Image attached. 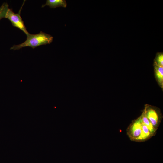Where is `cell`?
<instances>
[{"mask_svg": "<svg viewBox=\"0 0 163 163\" xmlns=\"http://www.w3.org/2000/svg\"><path fill=\"white\" fill-rule=\"evenodd\" d=\"M27 36L26 40L24 42L18 45H13L10 49L18 50L25 47H30L34 49L41 45L50 43L53 39L52 36L42 31L36 34L29 33Z\"/></svg>", "mask_w": 163, "mask_h": 163, "instance_id": "6da1fadb", "label": "cell"}, {"mask_svg": "<svg viewBox=\"0 0 163 163\" xmlns=\"http://www.w3.org/2000/svg\"><path fill=\"white\" fill-rule=\"evenodd\" d=\"M5 18L8 19L10 21L13 26L21 30L26 36L29 34L27 30L20 14L15 13L11 9L9 8L7 12Z\"/></svg>", "mask_w": 163, "mask_h": 163, "instance_id": "7a4b0ae2", "label": "cell"}, {"mask_svg": "<svg viewBox=\"0 0 163 163\" xmlns=\"http://www.w3.org/2000/svg\"><path fill=\"white\" fill-rule=\"evenodd\" d=\"M142 121L140 117L130 125L128 133L131 139L135 140L140 136L142 132Z\"/></svg>", "mask_w": 163, "mask_h": 163, "instance_id": "3957f363", "label": "cell"}, {"mask_svg": "<svg viewBox=\"0 0 163 163\" xmlns=\"http://www.w3.org/2000/svg\"><path fill=\"white\" fill-rule=\"evenodd\" d=\"M145 112L147 118L156 129L159 123L158 117L156 112L154 110L150 109L147 111H145Z\"/></svg>", "mask_w": 163, "mask_h": 163, "instance_id": "277c9868", "label": "cell"}, {"mask_svg": "<svg viewBox=\"0 0 163 163\" xmlns=\"http://www.w3.org/2000/svg\"><path fill=\"white\" fill-rule=\"evenodd\" d=\"M46 6H48L50 8H53L59 7L65 8L66 7L67 4L64 0H47L46 3L42 5V7Z\"/></svg>", "mask_w": 163, "mask_h": 163, "instance_id": "5b68a950", "label": "cell"}, {"mask_svg": "<svg viewBox=\"0 0 163 163\" xmlns=\"http://www.w3.org/2000/svg\"><path fill=\"white\" fill-rule=\"evenodd\" d=\"M152 135L147 126L142 122L141 133L140 136L135 140L142 141L146 140Z\"/></svg>", "mask_w": 163, "mask_h": 163, "instance_id": "8992f818", "label": "cell"}, {"mask_svg": "<svg viewBox=\"0 0 163 163\" xmlns=\"http://www.w3.org/2000/svg\"><path fill=\"white\" fill-rule=\"evenodd\" d=\"M142 122L148 128L151 133L153 135L156 129L152 126V123L147 118L145 112L141 117Z\"/></svg>", "mask_w": 163, "mask_h": 163, "instance_id": "52a82bcc", "label": "cell"}, {"mask_svg": "<svg viewBox=\"0 0 163 163\" xmlns=\"http://www.w3.org/2000/svg\"><path fill=\"white\" fill-rule=\"evenodd\" d=\"M9 9V5L6 2L3 3L0 7V21L5 18L7 12Z\"/></svg>", "mask_w": 163, "mask_h": 163, "instance_id": "ba28073f", "label": "cell"}, {"mask_svg": "<svg viewBox=\"0 0 163 163\" xmlns=\"http://www.w3.org/2000/svg\"><path fill=\"white\" fill-rule=\"evenodd\" d=\"M156 74L158 79L160 82H163V67L159 66L155 69Z\"/></svg>", "mask_w": 163, "mask_h": 163, "instance_id": "9c48e42d", "label": "cell"}, {"mask_svg": "<svg viewBox=\"0 0 163 163\" xmlns=\"http://www.w3.org/2000/svg\"><path fill=\"white\" fill-rule=\"evenodd\" d=\"M157 61L159 66H163V54L159 55L158 57Z\"/></svg>", "mask_w": 163, "mask_h": 163, "instance_id": "30bf717a", "label": "cell"}]
</instances>
